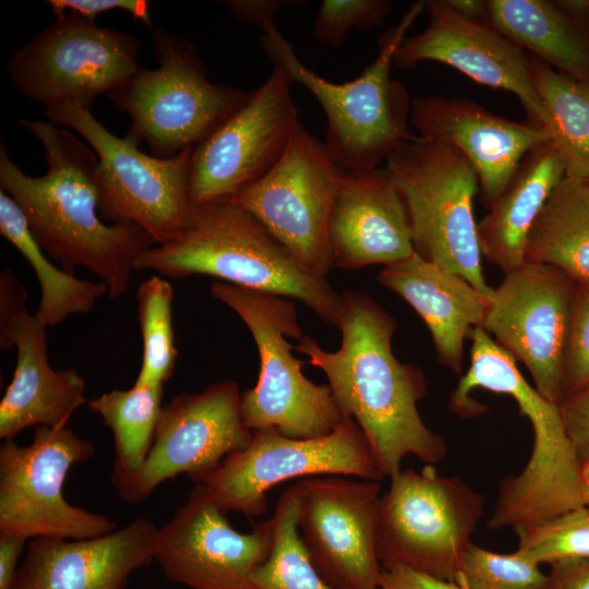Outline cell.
I'll return each mask as SVG.
<instances>
[{
	"label": "cell",
	"instance_id": "cell-1",
	"mask_svg": "<svg viewBox=\"0 0 589 589\" xmlns=\"http://www.w3.org/2000/svg\"><path fill=\"white\" fill-rule=\"evenodd\" d=\"M43 144L47 171L27 176L0 145V190L24 213L31 232L59 267L82 266L117 300L127 293L136 260L155 242L133 223L103 221L96 185L97 156L73 133L50 121L19 119Z\"/></svg>",
	"mask_w": 589,
	"mask_h": 589
},
{
	"label": "cell",
	"instance_id": "cell-2",
	"mask_svg": "<svg viewBox=\"0 0 589 589\" xmlns=\"http://www.w3.org/2000/svg\"><path fill=\"white\" fill-rule=\"evenodd\" d=\"M341 297L339 349L326 351L302 336L296 350L324 372L339 408L363 431L385 477L397 474L409 455L425 465L441 462L447 444L418 411L426 393L423 374L393 352L395 320L365 293L347 290Z\"/></svg>",
	"mask_w": 589,
	"mask_h": 589
},
{
	"label": "cell",
	"instance_id": "cell-3",
	"mask_svg": "<svg viewBox=\"0 0 589 589\" xmlns=\"http://www.w3.org/2000/svg\"><path fill=\"white\" fill-rule=\"evenodd\" d=\"M470 365L450 396L449 409L460 418H472L488 407L471 392L483 388L506 394L529 420L533 445L528 462L518 474L500 482L489 520L491 529L517 528L542 522L585 506L581 466L566 431L558 404L532 387L516 360L482 327L471 328Z\"/></svg>",
	"mask_w": 589,
	"mask_h": 589
},
{
	"label": "cell",
	"instance_id": "cell-4",
	"mask_svg": "<svg viewBox=\"0 0 589 589\" xmlns=\"http://www.w3.org/2000/svg\"><path fill=\"white\" fill-rule=\"evenodd\" d=\"M166 279L211 276L247 289L299 300L338 326L342 297L305 271L267 228L232 199L193 205L183 229L135 262Z\"/></svg>",
	"mask_w": 589,
	"mask_h": 589
},
{
	"label": "cell",
	"instance_id": "cell-5",
	"mask_svg": "<svg viewBox=\"0 0 589 589\" xmlns=\"http://www.w3.org/2000/svg\"><path fill=\"white\" fill-rule=\"evenodd\" d=\"M426 1L413 2L399 22L378 39L376 58L354 80L335 83L309 69L275 23L262 27V49L288 81L304 86L326 116L325 146L346 172L375 169L405 141L416 136L408 120L412 100L406 86L390 76L395 55L406 34L424 11Z\"/></svg>",
	"mask_w": 589,
	"mask_h": 589
},
{
	"label": "cell",
	"instance_id": "cell-6",
	"mask_svg": "<svg viewBox=\"0 0 589 589\" xmlns=\"http://www.w3.org/2000/svg\"><path fill=\"white\" fill-rule=\"evenodd\" d=\"M251 332L260 357L254 387L241 394V416L254 431L274 430L291 438L327 435L348 417L328 384H315L302 371L303 361L292 353L288 338H302L294 300L224 281L209 289Z\"/></svg>",
	"mask_w": 589,
	"mask_h": 589
},
{
	"label": "cell",
	"instance_id": "cell-7",
	"mask_svg": "<svg viewBox=\"0 0 589 589\" xmlns=\"http://www.w3.org/2000/svg\"><path fill=\"white\" fill-rule=\"evenodd\" d=\"M153 52L158 67H140L109 96L131 118L128 132L146 142L155 157L195 147L253 95L212 83L195 46L164 27L154 29Z\"/></svg>",
	"mask_w": 589,
	"mask_h": 589
},
{
	"label": "cell",
	"instance_id": "cell-8",
	"mask_svg": "<svg viewBox=\"0 0 589 589\" xmlns=\"http://www.w3.org/2000/svg\"><path fill=\"white\" fill-rule=\"evenodd\" d=\"M385 161L406 206L414 252L490 297L473 213L479 181L467 158L452 145L416 136Z\"/></svg>",
	"mask_w": 589,
	"mask_h": 589
},
{
	"label": "cell",
	"instance_id": "cell-9",
	"mask_svg": "<svg viewBox=\"0 0 589 589\" xmlns=\"http://www.w3.org/2000/svg\"><path fill=\"white\" fill-rule=\"evenodd\" d=\"M377 516L382 567L406 566L455 582L483 514L484 497L433 465L400 470L389 478Z\"/></svg>",
	"mask_w": 589,
	"mask_h": 589
},
{
	"label": "cell",
	"instance_id": "cell-10",
	"mask_svg": "<svg viewBox=\"0 0 589 589\" xmlns=\"http://www.w3.org/2000/svg\"><path fill=\"white\" fill-rule=\"evenodd\" d=\"M44 115L48 121L74 130L96 154L101 219L133 223L155 244L171 241L183 229L193 208L189 175L194 147L158 158L140 151L141 140L133 134H112L80 105L62 104L45 109Z\"/></svg>",
	"mask_w": 589,
	"mask_h": 589
},
{
	"label": "cell",
	"instance_id": "cell-11",
	"mask_svg": "<svg viewBox=\"0 0 589 589\" xmlns=\"http://www.w3.org/2000/svg\"><path fill=\"white\" fill-rule=\"evenodd\" d=\"M140 49L123 31L65 13L19 48L5 69L14 87L45 109L70 103L91 110L140 68Z\"/></svg>",
	"mask_w": 589,
	"mask_h": 589
},
{
	"label": "cell",
	"instance_id": "cell-12",
	"mask_svg": "<svg viewBox=\"0 0 589 589\" xmlns=\"http://www.w3.org/2000/svg\"><path fill=\"white\" fill-rule=\"evenodd\" d=\"M313 476L385 478L363 431L348 418L332 433L314 438L254 431L248 447L227 456L196 483L226 514L253 518L267 510V492L275 485Z\"/></svg>",
	"mask_w": 589,
	"mask_h": 589
},
{
	"label": "cell",
	"instance_id": "cell-13",
	"mask_svg": "<svg viewBox=\"0 0 589 589\" xmlns=\"http://www.w3.org/2000/svg\"><path fill=\"white\" fill-rule=\"evenodd\" d=\"M95 453L71 429L37 426L32 443L4 440L0 447V536L72 540L118 529L105 515L70 504L62 488L72 466Z\"/></svg>",
	"mask_w": 589,
	"mask_h": 589
},
{
	"label": "cell",
	"instance_id": "cell-14",
	"mask_svg": "<svg viewBox=\"0 0 589 589\" xmlns=\"http://www.w3.org/2000/svg\"><path fill=\"white\" fill-rule=\"evenodd\" d=\"M344 171L301 123L276 165L232 200L257 218L301 266L326 278L328 223Z\"/></svg>",
	"mask_w": 589,
	"mask_h": 589
},
{
	"label": "cell",
	"instance_id": "cell-15",
	"mask_svg": "<svg viewBox=\"0 0 589 589\" xmlns=\"http://www.w3.org/2000/svg\"><path fill=\"white\" fill-rule=\"evenodd\" d=\"M241 394L235 381L225 380L201 392L182 393L164 405L142 466L111 474L119 497L137 504L179 474L196 483L227 456L248 447L253 432L242 420Z\"/></svg>",
	"mask_w": 589,
	"mask_h": 589
},
{
	"label": "cell",
	"instance_id": "cell-16",
	"mask_svg": "<svg viewBox=\"0 0 589 589\" xmlns=\"http://www.w3.org/2000/svg\"><path fill=\"white\" fill-rule=\"evenodd\" d=\"M576 283L561 269L525 262L506 273L488 299L482 327L530 372L534 387L560 404Z\"/></svg>",
	"mask_w": 589,
	"mask_h": 589
},
{
	"label": "cell",
	"instance_id": "cell-17",
	"mask_svg": "<svg viewBox=\"0 0 589 589\" xmlns=\"http://www.w3.org/2000/svg\"><path fill=\"white\" fill-rule=\"evenodd\" d=\"M293 485L300 537L321 577L334 589H378V481L313 476Z\"/></svg>",
	"mask_w": 589,
	"mask_h": 589
},
{
	"label": "cell",
	"instance_id": "cell-18",
	"mask_svg": "<svg viewBox=\"0 0 589 589\" xmlns=\"http://www.w3.org/2000/svg\"><path fill=\"white\" fill-rule=\"evenodd\" d=\"M283 70L192 152L189 193L193 205L233 199L267 173L300 123Z\"/></svg>",
	"mask_w": 589,
	"mask_h": 589
},
{
	"label": "cell",
	"instance_id": "cell-19",
	"mask_svg": "<svg viewBox=\"0 0 589 589\" xmlns=\"http://www.w3.org/2000/svg\"><path fill=\"white\" fill-rule=\"evenodd\" d=\"M273 539V517L241 533L196 483L157 529L154 557L169 580L191 589H251V575L268 557Z\"/></svg>",
	"mask_w": 589,
	"mask_h": 589
},
{
	"label": "cell",
	"instance_id": "cell-20",
	"mask_svg": "<svg viewBox=\"0 0 589 589\" xmlns=\"http://www.w3.org/2000/svg\"><path fill=\"white\" fill-rule=\"evenodd\" d=\"M425 9L428 26L405 38L394 64L401 69L423 61L447 64L479 84L514 94L528 121L546 130L545 111L524 50L489 23L462 16L447 0H429Z\"/></svg>",
	"mask_w": 589,
	"mask_h": 589
},
{
	"label": "cell",
	"instance_id": "cell-21",
	"mask_svg": "<svg viewBox=\"0 0 589 589\" xmlns=\"http://www.w3.org/2000/svg\"><path fill=\"white\" fill-rule=\"evenodd\" d=\"M410 121L419 137L457 148L479 181L481 203L489 208L504 191L522 158L551 141L529 121L519 123L465 99L423 96L412 99Z\"/></svg>",
	"mask_w": 589,
	"mask_h": 589
},
{
	"label": "cell",
	"instance_id": "cell-22",
	"mask_svg": "<svg viewBox=\"0 0 589 589\" xmlns=\"http://www.w3.org/2000/svg\"><path fill=\"white\" fill-rule=\"evenodd\" d=\"M157 529L137 518L89 539H31L12 589H123L133 572L155 560Z\"/></svg>",
	"mask_w": 589,
	"mask_h": 589
},
{
	"label": "cell",
	"instance_id": "cell-23",
	"mask_svg": "<svg viewBox=\"0 0 589 589\" xmlns=\"http://www.w3.org/2000/svg\"><path fill=\"white\" fill-rule=\"evenodd\" d=\"M328 241L333 264L341 269L389 266L414 252L406 206L386 167L345 172Z\"/></svg>",
	"mask_w": 589,
	"mask_h": 589
},
{
	"label": "cell",
	"instance_id": "cell-24",
	"mask_svg": "<svg viewBox=\"0 0 589 589\" xmlns=\"http://www.w3.org/2000/svg\"><path fill=\"white\" fill-rule=\"evenodd\" d=\"M17 359L0 402V437L12 440L34 426L64 428L86 402L84 378L73 369H52L47 354V327L28 311L13 337Z\"/></svg>",
	"mask_w": 589,
	"mask_h": 589
},
{
	"label": "cell",
	"instance_id": "cell-25",
	"mask_svg": "<svg viewBox=\"0 0 589 589\" xmlns=\"http://www.w3.org/2000/svg\"><path fill=\"white\" fill-rule=\"evenodd\" d=\"M380 284L405 299L428 326L440 362L459 373L464 344L481 326L489 297L464 277L423 260L416 252L378 273Z\"/></svg>",
	"mask_w": 589,
	"mask_h": 589
},
{
	"label": "cell",
	"instance_id": "cell-26",
	"mask_svg": "<svg viewBox=\"0 0 589 589\" xmlns=\"http://www.w3.org/2000/svg\"><path fill=\"white\" fill-rule=\"evenodd\" d=\"M564 176L561 157L551 141L532 148L478 223L482 256L505 274L525 264L529 233Z\"/></svg>",
	"mask_w": 589,
	"mask_h": 589
},
{
	"label": "cell",
	"instance_id": "cell-27",
	"mask_svg": "<svg viewBox=\"0 0 589 589\" xmlns=\"http://www.w3.org/2000/svg\"><path fill=\"white\" fill-rule=\"evenodd\" d=\"M489 24L554 70L589 82V37L582 21L556 1L488 0Z\"/></svg>",
	"mask_w": 589,
	"mask_h": 589
},
{
	"label": "cell",
	"instance_id": "cell-28",
	"mask_svg": "<svg viewBox=\"0 0 589 589\" xmlns=\"http://www.w3.org/2000/svg\"><path fill=\"white\" fill-rule=\"evenodd\" d=\"M526 262L552 265L589 285V183L564 176L528 237Z\"/></svg>",
	"mask_w": 589,
	"mask_h": 589
},
{
	"label": "cell",
	"instance_id": "cell-29",
	"mask_svg": "<svg viewBox=\"0 0 589 589\" xmlns=\"http://www.w3.org/2000/svg\"><path fill=\"white\" fill-rule=\"evenodd\" d=\"M0 233L19 250L36 274L40 300L34 315L46 327L60 324L71 315L91 312L108 293L103 281L80 279L55 265L34 239L17 203L2 190Z\"/></svg>",
	"mask_w": 589,
	"mask_h": 589
},
{
	"label": "cell",
	"instance_id": "cell-30",
	"mask_svg": "<svg viewBox=\"0 0 589 589\" xmlns=\"http://www.w3.org/2000/svg\"><path fill=\"white\" fill-rule=\"evenodd\" d=\"M529 71L565 177L588 181L589 82L567 76L536 57L529 58Z\"/></svg>",
	"mask_w": 589,
	"mask_h": 589
},
{
	"label": "cell",
	"instance_id": "cell-31",
	"mask_svg": "<svg viewBox=\"0 0 589 589\" xmlns=\"http://www.w3.org/2000/svg\"><path fill=\"white\" fill-rule=\"evenodd\" d=\"M164 386L133 384L87 401L113 435V470L133 472L144 462L153 444L161 412Z\"/></svg>",
	"mask_w": 589,
	"mask_h": 589
},
{
	"label": "cell",
	"instance_id": "cell-32",
	"mask_svg": "<svg viewBox=\"0 0 589 589\" xmlns=\"http://www.w3.org/2000/svg\"><path fill=\"white\" fill-rule=\"evenodd\" d=\"M298 510L297 491L291 485L280 495L272 516V550L251 575V589H334L310 560L299 532Z\"/></svg>",
	"mask_w": 589,
	"mask_h": 589
},
{
	"label": "cell",
	"instance_id": "cell-33",
	"mask_svg": "<svg viewBox=\"0 0 589 589\" xmlns=\"http://www.w3.org/2000/svg\"><path fill=\"white\" fill-rule=\"evenodd\" d=\"M173 289L158 275L143 281L136 292L142 336V361L135 384L161 385L171 377L178 357L172 325Z\"/></svg>",
	"mask_w": 589,
	"mask_h": 589
},
{
	"label": "cell",
	"instance_id": "cell-34",
	"mask_svg": "<svg viewBox=\"0 0 589 589\" xmlns=\"http://www.w3.org/2000/svg\"><path fill=\"white\" fill-rule=\"evenodd\" d=\"M455 582L465 589H545L548 575L518 550L498 553L472 543Z\"/></svg>",
	"mask_w": 589,
	"mask_h": 589
},
{
	"label": "cell",
	"instance_id": "cell-35",
	"mask_svg": "<svg viewBox=\"0 0 589 589\" xmlns=\"http://www.w3.org/2000/svg\"><path fill=\"white\" fill-rule=\"evenodd\" d=\"M517 550L538 564L589 557V508L573 509L552 519L514 529Z\"/></svg>",
	"mask_w": 589,
	"mask_h": 589
},
{
	"label": "cell",
	"instance_id": "cell-36",
	"mask_svg": "<svg viewBox=\"0 0 589 589\" xmlns=\"http://www.w3.org/2000/svg\"><path fill=\"white\" fill-rule=\"evenodd\" d=\"M392 9L388 0H324L315 17L313 36L326 47L340 49L352 28L369 31L381 26Z\"/></svg>",
	"mask_w": 589,
	"mask_h": 589
},
{
	"label": "cell",
	"instance_id": "cell-37",
	"mask_svg": "<svg viewBox=\"0 0 589 589\" xmlns=\"http://www.w3.org/2000/svg\"><path fill=\"white\" fill-rule=\"evenodd\" d=\"M589 384V285L576 283L564 359L565 397ZM564 397V398H565ZM563 398V399H564Z\"/></svg>",
	"mask_w": 589,
	"mask_h": 589
},
{
	"label": "cell",
	"instance_id": "cell-38",
	"mask_svg": "<svg viewBox=\"0 0 589 589\" xmlns=\"http://www.w3.org/2000/svg\"><path fill=\"white\" fill-rule=\"evenodd\" d=\"M48 4L56 17L65 13H74L87 21L95 22L99 14L122 10L128 12L133 20L152 26L151 5L145 0H49Z\"/></svg>",
	"mask_w": 589,
	"mask_h": 589
},
{
	"label": "cell",
	"instance_id": "cell-39",
	"mask_svg": "<svg viewBox=\"0 0 589 589\" xmlns=\"http://www.w3.org/2000/svg\"><path fill=\"white\" fill-rule=\"evenodd\" d=\"M27 291L13 272L5 268L0 274V348L13 347L12 337L21 317L27 312Z\"/></svg>",
	"mask_w": 589,
	"mask_h": 589
},
{
	"label": "cell",
	"instance_id": "cell-40",
	"mask_svg": "<svg viewBox=\"0 0 589 589\" xmlns=\"http://www.w3.org/2000/svg\"><path fill=\"white\" fill-rule=\"evenodd\" d=\"M563 421L581 464L589 459V384L560 404Z\"/></svg>",
	"mask_w": 589,
	"mask_h": 589
},
{
	"label": "cell",
	"instance_id": "cell-41",
	"mask_svg": "<svg viewBox=\"0 0 589 589\" xmlns=\"http://www.w3.org/2000/svg\"><path fill=\"white\" fill-rule=\"evenodd\" d=\"M378 589H465L452 581L435 578L406 566L382 567Z\"/></svg>",
	"mask_w": 589,
	"mask_h": 589
},
{
	"label": "cell",
	"instance_id": "cell-42",
	"mask_svg": "<svg viewBox=\"0 0 589 589\" xmlns=\"http://www.w3.org/2000/svg\"><path fill=\"white\" fill-rule=\"evenodd\" d=\"M221 3L236 20L260 25L262 28L274 23L275 16L284 7L301 5L304 2L294 0H225Z\"/></svg>",
	"mask_w": 589,
	"mask_h": 589
},
{
	"label": "cell",
	"instance_id": "cell-43",
	"mask_svg": "<svg viewBox=\"0 0 589 589\" xmlns=\"http://www.w3.org/2000/svg\"><path fill=\"white\" fill-rule=\"evenodd\" d=\"M551 565L545 589H589V557H570Z\"/></svg>",
	"mask_w": 589,
	"mask_h": 589
},
{
	"label": "cell",
	"instance_id": "cell-44",
	"mask_svg": "<svg viewBox=\"0 0 589 589\" xmlns=\"http://www.w3.org/2000/svg\"><path fill=\"white\" fill-rule=\"evenodd\" d=\"M28 540L15 536H0V589H12L17 563Z\"/></svg>",
	"mask_w": 589,
	"mask_h": 589
},
{
	"label": "cell",
	"instance_id": "cell-45",
	"mask_svg": "<svg viewBox=\"0 0 589 589\" xmlns=\"http://www.w3.org/2000/svg\"><path fill=\"white\" fill-rule=\"evenodd\" d=\"M448 4L462 16L482 23H489L486 0H447Z\"/></svg>",
	"mask_w": 589,
	"mask_h": 589
},
{
	"label": "cell",
	"instance_id": "cell-46",
	"mask_svg": "<svg viewBox=\"0 0 589 589\" xmlns=\"http://www.w3.org/2000/svg\"><path fill=\"white\" fill-rule=\"evenodd\" d=\"M581 485L584 504L589 508V459L581 466Z\"/></svg>",
	"mask_w": 589,
	"mask_h": 589
},
{
	"label": "cell",
	"instance_id": "cell-47",
	"mask_svg": "<svg viewBox=\"0 0 589 589\" xmlns=\"http://www.w3.org/2000/svg\"><path fill=\"white\" fill-rule=\"evenodd\" d=\"M588 183H589V180H588Z\"/></svg>",
	"mask_w": 589,
	"mask_h": 589
}]
</instances>
